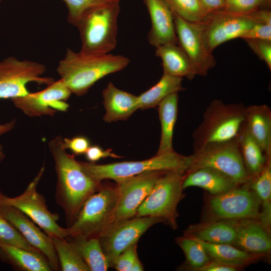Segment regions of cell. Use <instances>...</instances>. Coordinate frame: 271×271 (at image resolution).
Wrapping results in <instances>:
<instances>
[{"mask_svg": "<svg viewBox=\"0 0 271 271\" xmlns=\"http://www.w3.org/2000/svg\"><path fill=\"white\" fill-rule=\"evenodd\" d=\"M63 138L57 136L49 142L55 163L57 184L55 198L64 210L67 228L73 223L83 204L102 186L83 170L81 162L66 152Z\"/></svg>", "mask_w": 271, "mask_h": 271, "instance_id": "obj_1", "label": "cell"}, {"mask_svg": "<svg viewBox=\"0 0 271 271\" xmlns=\"http://www.w3.org/2000/svg\"><path fill=\"white\" fill-rule=\"evenodd\" d=\"M173 14L179 45L188 56L196 76H206L216 61L205 44L199 23L188 22Z\"/></svg>", "mask_w": 271, "mask_h": 271, "instance_id": "obj_16", "label": "cell"}, {"mask_svg": "<svg viewBox=\"0 0 271 271\" xmlns=\"http://www.w3.org/2000/svg\"><path fill=\"white\" fill-rule=\"evenodd\" d=\"M156 56L162 61L164 73L175 77L193 79L196 75L190 60L178 44H168L156 48Z\"/></svg>", "mask_w": 271, "mask_h": 271, "instance_id": "obj_25", "label": "cell"}, {"mask_svg": "<svg viewBox=\"0 0 271 271\" xmlns=\"http://www.w3.org/2000/svg\"><path fill=\"white\" fill-rule=\"evenodd\" d=\"M72 92L60 79L47 85L44 89L12 99L14 105L29 117L53 116L57 111H67L66 101Z\"/></svg>", "mask_w": 271, "mask_h": 271, "instance_id": "obj_15", "label": "cell"}, {"mask_svg": "<svg viewBox=\"0 0 271 271\" xmlns=\"http://www.w3.org/2000/svg\"><path fill=\"white\" fill-rule=\"evenodd\" d=\"M196 239L203 245L211 260L240 269L261 257H265L260 254L248 253L233 245L211 243Z\"/></svg>", "mask_w": 271, "mask_h": 271, "instance_id": "obj_28", "label": "cell"}, {"mask_svg": "<svg viewBox=\"0 0 271 271\" xmlns=\"http://www.w3.org/2000/svg\"><path fill=\"white\" fill-rule=\"evenodd\" d=\"M256 23L271 25V13L268 10H253L246 13Z\"/></svg>", "mask_w": 271, "mask_h": 271, "instance_id": "obj_44", "label": "cell"}, {"mask_svg": "<svg viewBox=\"0 0 271 271\" xmlns=\"http://www.w3.org/2000/svg\"><path fill=\"white\" fill-rule=\"evenodd\" d=\"M236 220L203 221L190 225L184 235L211 243L233 245L236 236Z\"/></svg>", "mask_w": 271, "mask_h": 271, "instance_id": "obj_23", "label": "cell"}, {"mask_svg": "<svg viewBox=\"0 0 271 271\" xmlns=\"http://www.w3.org/2000/svg\"><path fill=\"white\" fill-rule=\"evenodd\" d=\"M178 93H175L165 98L158 106L161 134L157 155L174 151L173 137L178 116Z\"/></svg>", "mask_w": 271, "mask_h": 271, "instance_id": "obj_27", "label": "cell"}, {"mask_svg": "<svg viewBox=\"0 0 271 271\" xmlns=\"http://www.w3.org/2000/svg\"><path fill=\"white\" fill-rule=\"evenodd\" d=\"M120 10L118 1L98 7L81 19L76 26L81 41V52L104 54L115 48Z\"/></svg>", "mask_w": 271, "mask_h": 271, "instance_id": "obj_4", "label": "cell"}, {"mask_svg": "<svg viewBox=\"0 0 271 271\" xmlns=\"http://www.w3.org/2000/svg\"><path fill=\"white\" fill-rule=\"evenodd\" d=\"M262 3V0H226L225 10L231 12L245 14L251 12Z\"/></svg>", "mask_w": 271, "mask_h": 271, "instance_id": "obj_39", "label": "cell"}, {"mask_svg": "<svg viewBox=\"0 0 271 271\" xmlns=\"http://www.w3.org/2000/svg\"><path fill=\"white\" fill-rule=\"evenodd\" d=\"M172 12L186 21L201 22L208 13L200 0H164Z\"/></svg>", "mask_w": 271, "mask_h": 271, "instance_id": "obj_34", "label": "cell"}, {"mask_svg": "<svg viewBox=\"0 0 271 271\" xmlns=\"http://www.w3.org/2000/svg\"><path fill=\"white\" fill-rule=\"evenodd\" d=\"M118 196L117 185L104 186L89 196L72 224L66 228L67 237H97L109 226Z\"/></svg>", "mask_w": 271, "mask_h": 271, "instance_id": "obj_7", "label": "cell"}, {"mask_svg": "<svg viewBox=\"0 0 271 271\" xmlns=\"http://www.w3.org/2000/svg\"><path fill=\"white\" fill-rule=\"evenodd\" d=\"M159 222L163 221L158 217L134 216L108 226L98 238L109 266L121 252L137 243L149 228Z\"/></svg>", "mask_w": 271, "mask_h": 271, "instance_id": "obj_12", "label": "cell"}, {"mask_svg": "<svg viewBox=\"0 0 271 271\" xmlns=\"http://www.w3.org/2000/svg\"><path fill=\"white\" fill-rule=\"evenodd\" d=\"M46 70L42 63L15 57L0 61V99H12L28 94L27 85L29 83L47 85L54 81L53 78L42 76Z\"/></svg>", "mask_w": 271, "mask_h": 271, "instance_id": "obj_11", "label": "cell"}, {"mask_svg": "<svg viewBox=\"0 0 271 271\" xmlns=\"http://www.w3.org/2000/svg\"><path fill=\"white\" fill-rule=\"evenodd\" d=\"M236 140L249 181L261 172L271 156L265 155L248 132L245 122Z\"/></svg>", "mask_w": 271, "mask_h": 271, "instance_id": "obj_26", "label": "cell"}, {"mask_svg": "<svg viewBox=\"0 0 271 271\" xmlns=\"http://www.w3.org/2000/svg\"><path fill=\"white\" fill-rule=\"evenodd\" d=\"M249 47L259 57L264 61L271 70V41L260 39H244Z\"/></svg>", "mask_w": 271, "mask_h": 271, "instance_id": "obj_37", "label": "cell"}, {"mask_svg": "<svg viewBox=\"0 0 271 271\" xmlns=\"http://www.w3.org/2000/svg\"><path fill=\"white\" fill-rule=\"evenodd\" d=\"M68 10V21L76 27L81 19L92 10L119 0H63Z\"/></svg>", "mask_w": 271, "mask_h": 271, "instance_id": "obj_35", "label": "cell"}, {"mask_svg": "<svg viewBox=\"0 0 271 271\" xmlns=\"http://www.w3.org/2000/svg\"><path fill=\"white\" fill-rule=\"evenodd\" d=\"M182 78L163 73L160 80L151 88L138 96L139 109H146L158 106L172 94L184 91Z\"/></svg>", "mask_w": 271, "mask_h": 271, "instance_id": "obj_29", "label": "cell"}, {"mask_svg": "<svg viewBox=\"0 0 271 271\" xmlns=\"http://www.w3.org/2000/svg\"><path fill=\"white\" fill-rule=\"evenodd\" d=\"M208 13L224 8L225 0H200Z\"/></svg>", "mask_w": 271, "mask_h": 271, "instance_id": "obj_45", "label": "cell"}, {"mask_svg": "<svg viewBox=\"0 0 271 271\" xmlns=\"http://www.w3.org/2000/svg\"><path fill=\"white\" fill-rule=\"evenodd\" d=\"M204 220L258 219L261 203L248 183L225 193L205 196Z\"/></svg>", "mask_w": 271, "mask_h": 271, "instance_id": "obj_8", "label": "cell"}, {"mask_svg": "<svg viewBox=\"0 0 271 271\" xmlns=\"http://www.w3.org/2000/svg\"><path fill=\"white\" fill-rule=\"evenodd\" d=\"M248 183L261 203V210L258 219L267 228L270 229L271 157L268 159L261 172Z\"/></svg>", "mask_w": 271, "mask_h": 271, "instance_id": "obj_30", "label": "cell"}, {"mask_svg": "<svg viewBox=\"0 0 271 271\" xmlns=\"http://www.w3.org/2000/svg\"><path fill=\"white\" fill-rule=\"evenodd\" d=\"M150 16L151 28L148 34L149 43L158 48L178 44L173 14L164 0H143Z\"/></svg>", "mask_w": 271, "mask_h": 271, "instance_id": "obj_18", "label": "cell"}, {"mask_svg": "<svg viewBox=\"0 0 271 271\" xmlns=\"http://www.w3.org/2000/svg\"><path fill=\"white\" fill-rule=\"evenodd\" d=\"M105 110L103 120L107 122L128 119L139 109L138 96L120 90L109 82L102 91Z\"/></svg>", "mask_w": 271, "mask_h": 271, "instance_id": "obj_20", "label": "cell"}, {"mask_svg": "<svg viewBox=\"0 0 271 271\" xmlns=\"http://www.w3.org/2000/svg\"><path fill=\"white\" fill-rule=\"evenodd\" d=\"M129 59L121 55L88 54L67 48L57 72L72 93L85 94L99 80L124 69Z\"/></svg>", "mask_w": 271, "mask_h": 271, "instance_id": "obj_2", "label": "cell"}, {"mask_svg": "<svg viewBox=\"0 0 271 271\" xmlns=\"http://www.w3.org/2000/svg\"><path fill=\"white\" fill-rule=\"evenodd\" d=\"M0 260L17 270H52L48 260L41 252L16 246L0 244Z\"/></svg>", "mask_w": 271, "mask_h": 271, "instance_id": "obj_24", "label": "cell"}, {"mask_svg": "<svg viewBox=\"0 0 271 271\" xmlns=\"http://www.w3.org/2000/svg\"><path fill=\"white\" fill-rule=\"evenodd\" d=\"M226 1V0H225Z\"/></svg>", "mask_w": 271, "mask_h": 271, "instance_id": "obj_50", "label": "cell"}, {"mask_svg": "<svg viewBox=\"0 0 271 271\" xmlns=\"http://www.w3.org/2000/svg\"><path fill=\"white\" fill-rule=\"evenodd\" d=\"M80 254L90 271H106L110 267L97 237H66Z\"/></svg>", "mask_w": 271, "mask_h": 271, "instance_id": "obj_31", "label": "cell"}, {"mask_svg": "<svg viewBox=\"0 0 271 271\" xmlns=\"http://www.w3.org/2000/svg\"><path fill=\"white\" fill-rule=\"evenodd\" d=\"M245 124L267 157L271 156V110L266 104L245 107Z\"/></svg>", "mask_w": 271, "mask_h": 271, "instance_id": "obj_22", "label": "cell"}, {"mask_svg": "<svg viewBox=\"0 0 271 271\" xmlns=\"http://www.w3.org/2000/svg\"><path fill=\"white\" fill-rule=\"evenodd\" d=\"M245 107L242 103L226 104L220 99L213 100L192 133L193 150L236 139L245 122Z\"/></svg>", "mask_w": 271, "mask_h": 271, "instance_id": "obj_3", "label": "cell"}, {"mask_svg": "<svg viewBox=\"0 0 271 271\" xmlns=\"http://www.w3.org/2000/svg\"><path fill=\"white\" fill-rule=\"evenodd\" d=\"M144 270L143 265L138 257L132 266L131 271H143Z\"/></svg>", "mask_w": 271, "mask_h": 271, "instance_id": "obj_47", "label": "cell"}, {"mask_svg": "<svg viewBox=\"0 0 271 271\" xmlns=\"http://www.w3.org/2000/svg\"><path fill=\"white\" fill-rule=\"evenodd\" d=\"M137 248V243L124 250L114 259L111 267L118 271H131L134 262L138 257Z\"/></svg>", "mask_w": 271, "mask_h": 271, "instance_id": "obj_38", "label": "cell"}, {"mask_svg": "<svg viewBox=\"0 0 271 271\" xmlns=\"http://www.w3.org/2000/svg\"><path fill=\"white\" fill-rule=\"evenodd\" d=\"M44 171L45 168L42 167L21 195L15 197L3 195L0 199V205L11 206L19 209L51 238H66L68 237L67 228L61 227L57 223L59 215L49 210L44 196L37 190Z\"/></svg>", "mask_w": 271, "mask_h": 271, "instance_id": "obj_9", "label": "cell"}, {"mask_svg": "<svg viewBox=\"0 0 271 271\" xmlns=\"http://www.w3.org/2000/svg\"><path fill=\"white\" fill-rule=\"evenodd\" d=\"M175 241L183 250L190 270L198 271L211 260L203 245L196 239L184 235L176 237Z\"/></svg>", "mask_w": 271, "mask_h": 271, "instance_id": "obj_33", "label": "cell"}, {"mask_svg": "<svg viewBox=\"0 0 271 271\" xmlns=\"http://www.w3.org/2000/svg\"><path fill=\"white\" fill-rule=\"evenodd\" d=\"M190 157L186 172L208 167L226 174L239 185L249 181L236 139L193 150Z\"/></svg>", "mask_w": 271, "mask_h": 271, "instance_id": "obj_10", "label": "cell"}, {"mask_svg": "<svg viewBox=\"0 0 271 271\" xmlns=\"http://www.w3.org/2000/svg\"><path fill=\"white\" fill-rule=\"evenodd\" d=\"M3 194L0 191V199L2 198Z\"/></svg>", "mask_w": 271, "mask_h": 271, "instance_id": "obj_49", "label": "cell"}, {"mask_svg": "<svg viewBox=\"0 0 271 271\" xmlns=\"http://www.w3.org/2000/svg\"><path fill=\"white\" fill-rule=\"evenodd\" d=\"M15 124V119L6 123L0 124V137L4 134L11 131L14 128Z\"/></svg>", "mask_w": 271, "mask_h": 271, "instance_id": "obj_46", "label": "cell"}, {"mask_svg": "<svg viewBox=\"0 0 271 271\" xmlns=\"http://www.w3.org/2000/svg\"><path fill=\"white\" fill-rule=\"evenodd\" d=\"M62 145L64 149L70 150L74 155H80L85 154L90 147V142L86 137L81 136L63 138Z\"/></svg>", "mask_w": 271, "mask_h": 271, "instance_id": "obj_40", "label": "cell"}, {"mask_svg": "<svg viewBox=\"0 0 271 271\" xmlns=\"http://www.w3.org/2000/svg\"><path fill=\"white\" fill-rule=\"evenodd\" d=\"M241 38L260 39L271 41V25L255 23Z\"/></svg>", "mask_w": 271, "mask_h": 271, "instance_id": "obj_41", "label": "cell"}, {"mask_svg": "<svg viewBox=\"0 0 271 271\" xmlns=\"http://www.w3.org/2000/svg\"><path fill=\"white\" fill-rule=\"evenodd\" d=\"M191 157L184 156L174 150L157 155L140 161H124L106 164L81 162L83 170L98 182L106 179L116 183L147 172L184 170L187 171Z\"/></svg>", "mask_w": 271, "mask_h": 271, "instance_id": "obj_6", "label": "cell"}, {"mask_svg": "<svg viewBox=\"0 0 271 271\" xmlns=\"http://www.w3.org/2000/svg\"><path fill=\"white\" fill-rule=\"evenodd\" d=\"M63 271H90L72 244L66 238H52Z\"/></svg>", "mask_w": 271, "mask_h": 271, "instance_id": "obj_32", "label": "cell"}, {"mask_svg": "<svg viewBox=\"0 0 271 271\" xmlns=\"http://www.w3.org/2000/svg\"><path fill=\"white\" fill-rule=\"evenodd\" d=\"M233 245L248 253L266 256L270 253V230L258 219L236 220Z\"/></svg>", "mask_w": 271, "mask_h": 271, "instance_id": "obj_19", "label": "cell"}, {"mask_svg": "<svg viewBox=\"0 0 271 271\" xmlns=\"http://www.w3.org/2000/svg\"><path fill=\"white\" fill-rule=\"evenodd\" d=\"M0 244L16 246L33 251L40 252L32 247L1 213Z\"/></svg>", "mask_w": 271, "mask_h": 271, "instance_id": "obj_36", "label": "cell"}, {"mask_svg": "<svg viewBox=\"0 0 271 271\" xmlns=\"http://www.w3.org/2000/svg\"><path fill=\"white\" fill-rule=\"evenodd\" d=\"M240 268L222 262L211 260L198 271H236Z\"/></svg>", "mask_w": 271, "mask_h": 271, "instance_id": "obj_43", "label": "cell"}, {"mask_svg": "<svg viewBox=\"0 0 271 271\" xmlns=\"http://www.w3.org/2000/svg\"><path fill=\"white\" fill-rule=\"evenodd\" d=\"M186 171H165L137 209L135 216H151L161 219L172 229L178 228L177 207L185 197L182 185Z\"/></svg>", "mask_w": 271, "mask_h": 271, "instance_id": "obj_5", "label": "cell"}, {"mask_svg": "<svg viewBox=\"0 0 271 271\" xmlns=\"http://www.w3.org/2000/svg\"><path fill=\"white\" fill-rule=\"evenodd\" d=\"M165 171L147 172L117 182L118 199L109 226L134 217L139 207Z\"/></svg>", "mask_w": 271, "mask_h": 271, "instance_id": "obj_14", "label": "cell"}, {"mask_svg": "<svg viewBox=\"0 0 271 271\" xmlns=\"http://www.w3.org/2000/svg\"><path fill=\"white\" fill-rule=\"evenodd\" d=\"M5 155L4 154L2 146L0 145V162L5 158Z\"/></svg>", "mask_w": 271, "mask_h": 271, "instance_id": "obj_48", "label": "cell"}, {"mask_svg": "<svg viewBox=\"0 0 271 271\" xmlns=\"http://www.w3.org/2000/svg\"><path fill=\"white\" fill-rule=\"evenodd\" d=\"M0 213L32 247L44 255L52 270H60L58 256L51 237L42 232L31 219L15 207L0 205Z\"/></svg>", "mask_w": 271, "mask_h": 271, "instance_id": "obj_17", "label": "cell"}, {"mask_svg": "<svg viewBox=\"0 0 271 271\" xmlns=\"http://www.w3.org/2000/svg\"><path fill=\"white\" fill-rule=\"evenodd\" d=\"M205 44L211 52L227 41L241 38L256 23L247 14L226 10L209 12L199 23Z\"/></svg>", "mask_w": 271, "mask_h": 271, "instance_id": "obj_13", "label": "cell"}, {"mask_svg": "<svg viewBox=\"0 0 271 271\" xmlns=\"http://www.w3.org/2000/svg\"><path fill=\"white\" fill-rule=\"evenodd\" d=\"M232 178L214 169L204 167L186 172L182 187H198L209 194L216 195L225 193L238 186Z\"/></svg>", "mask_w": 271, "mask_h": 271, "instance_id": "obj_21", "label": "cell"}, {"mask_svg": "<svg viewBox=\"0 0 271 271\" xmlns=\"http://www.w3.org/2000/svg\"><path fill=\"white\" fill-rule=\"evenodd\" d=\"M85 157L89 162L95 163L101 159L107 157L120 158L121 156L115 154L112 149L103 150L98 146H92L88 148L85 153Z\"/></svg>", "mask_w": 271, "mask_h": 271, "instance_id": "obj_42", "label": "cell"}]
</instances>
